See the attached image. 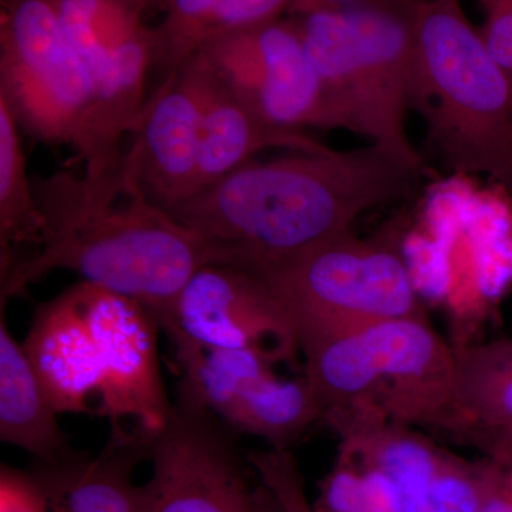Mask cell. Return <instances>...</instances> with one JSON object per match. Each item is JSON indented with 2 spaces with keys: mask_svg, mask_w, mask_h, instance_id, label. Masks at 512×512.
Instances as JSON below:
<instances>
[{
  "mask_svg": "<svg viewBox=\"0 0 512 512\" xmlns=\"http://www.w3.org/2000/svg\"><path fill=\"white\" fill-rule=\"evenodd\" d=\"M497 464L503 468V474L497 491L484 512H512V454Z\"/></svg>",
  "mask_w": 512,
  "mask_h": 512,
  "instance_id": "cell-27",
  "label": "cell"
},
{
  "mask_svg": "<svg viewBox=\"0 0 512 512\" xmlns=\"http://www.w3.org/2000/svg\"><path fill=\"white\" fill-rule=\"evenodd\" d=\"M255 275L291 313L299 342L423 316L399 249L352 231Z\"/></svg>",
  "mask_w": 512,
  "mask_h": 512,
  "instance_id": "cell-6",
  "label": "cell"
},
{
  "mask_svg": "<svg viewBox=\"0 0 512 512\" xmlns=\"http://www.w3.org/2000/svg\"><path fill=\"white\" fill-rule=\"evenodd\" d=\"M508 2H512V0H501L500 5H503V3H508ZM500 5H497V6H500ZM497 6H495V8H497Z\"/></svg>",
  "mask_w": 512,
  "mask_h": 512,
  "instance_id": "cell-31",
  "label": "cell"
},
{
  "mask_svg": "<svg viewBox=\"0 0 512 512\" xmlns=\"http://www.w3.org/2000/svg\"><path fill=\"white\" fill-rule=\"evenodd\" d=\"M146 6L153 5V3H161V5L167 6L168 0H141Z\"/></svg>",
  "mask_w": 512,
  "mask_h": 512,
  "instance_id": "cell-30",
  "label": "cell"
},
{
  "mask_svg": "<svg viewBox=\"0 0 512 512\" xmlns=\"http://www.w3.org/2000/svg\"><path fill=\"white\" fill-rule=\"evenodd\" d=\"M299 352L323 414L372 410L397 423L460 437L457 348L423 316L303 339Z\"/></svg>",
  "mask_w": 512,
  "mask_h": 512,
  "instance_id": "cell-4",
  "label": "cell"
},
{
  "mask_svg": "<svg viewBox=\"0 0 512 512\" xmlns=\"http://www.w3.org/2000/svg\"><path fill=\"white\" fill-rule=\"evenodd\" d=\"M23 349L57 413L97 412L100 357L80 284L40 306Z\"/></svg>",
  "mask_w": 512,
  "mask_h": 512,
  "instance_id": "cell-16",
  "label": "cell"
},
{
  "mask_svg": "<svg viewBox=\"0 0 512 512\" xmlns=\"http://www.w3.org/2000/svg\"><path fill=\"white\" fill-rule=\"evenodd\" d=\"M143 460H148L143 431L113 424L99 456L70 451L57 463H39L32 470L47 512H146V488L136 481Z\"/></svg>",
  "mask_w": 512,
  "mask_h": 512,
  "instance_id": "cell-17",
  "label": "cell"
},
{
  "mask_svg": "<svg viewBox=\"0 0 512 512\" xmlns=\"http://www.w3.org/2000/svg\"><path fill=\"white\" fill-rule=\"evenodd\" d=\"M18 120L0 99V276L35 254L45 237Z\"/></svg>",
  "mask_w": 512,
  "mask_h": 512,
  "instance_id": "cell-21",
  "label": "cell"
},
{
  "mask_svg": "<svg viewBox=\"0 0 512 512\" xmlns=\"http://www.w3.org/2000/svg\"><path fill=\"white\" fill-rule=\"evenodd\" d=\"M221 3L222 0H168L164 19L151 28L154 72L164 79L197 55Z\"/></svg>",
  "mask_w": 512,
  "mask_h": 512,
  "instance_id": "cell-23",
  "label": "cell"
},
{
  "mask_svg": "<svg viewBox=\"0 0 512 512\" xmlns=\"http://www.w3.org/2000/svg\"><path fill=\"white\" fill-rule=\"evenodd\" d=\"M198 53L245 106L285 130H348L291 19L210 40Z\"/></svg>",
  "mask_w": 512,
  "mask_h": 512,
  "instance_id": "cell-11",
  "label": "cell"
},
{
  "mask_svg": "<svg viewBox=\"0 0 512 512\" xmlns=\"http://www.w3.org/2000/svg\"><path fill=\"white\" fill-rule=\"evenodd\" d=\"M487 13V20L480 32L495 62L503 70L510 93L512 123V2L503 3Z\"/></svg>",
  "mask_w": 512,
  "mask_h": 512,
  "instance_id": "cell-26",
  "label": "cell"
},
{
  "mask_svg": "<svg viewBox=\"0 0 512 512\" xmlns=\"http://www.w3.org/2000/svg\"><path fill=\"white\" fill-rule=\"evenodd\" d=\"M262 483L272 491L284 512H318L309 500L298 463L289 450L269 448L248 454Z\"/></svg>",
  "mask_w": 512,
  "mask_h": 512,
  "instance_id": "cell-24",
  "label": "cell"
},
{
  "mask_svg": "<svg viewBox=\"0 0 512 512\" xmlns=\"http://www.w3.org/2000/svg\"><path fill=\"white\" fill-rule=\"evenodd\" d=\"M45 218L35 254L0 276L2 302L56 269L143 305L163 329L192 275L208 264L204 244L147 200L126 170L90 180L69 170L33 180Z\"/></svg>",
  "mask_w": 512,
  "mask_h": 512,
  "instance_id": "cell-2",
  "label": "cell"
},
{
  "mask_svg": "<svg viewBox=\"0 0 512 512\" xmlns=\"http://www.w3.org/2000/svg\"><path fill=\"white\" fill-rule=\"evenodd\" d=\"M23 345L0 319V439L22 448L39 463L53 464L69 454V440L57 421Z\"/></svg>",
  "mask_w": 512,
  "mask_h": 512,
  "instance_id": "cell-20",
  "label": "cell"
},
{
  "mask_svg": "<svg viewBox=\"0 0 512 512\" xmlns=\"http://www.w3.org/2000/svg\"><path fill=\"white\" fill-rule=\"evenodd\" d=\"M420 165L379 144L249 161L168 211L208 264L259 274L352 231L363 212L403 200Z\"/></svg>",
  "mask_w": 512,
  "mask_h": 512,
  "instance_id": "cell-1",
  "label": "cell"
},
{
  "mask_svg": "<svg viewBox=\"0 0 512 512\" xmlns=\"http://www.w3.org/2000/svg\"><path fill=\"white\" fill-rule=\"evenodd\" d=\"M313 505L318 512H404L386 476L342 448Z\"/></svg>",
  "mask_w": 512,
  "mask_h": 512,
  "instance_id": "cell-22",
  "label": "cell"
},
{
  "mask_svg": "<svg viewBox=\"0 0 512 512\" xmlns=\"http://www.w3.org/2000/svg\"><path fill=\"white\" fill-rule=\"evenodd\" d=\"M87 322L96 339L101 367L97 414L111 424L131 420L153 434L173 410L165 392L157 350V320L143 305L80 282Z\"/></svg>",
  "mask_w": 512,
  "mask_h": 512,
  "instance_id": "cell-14",
  "label": "cell"
},
{
  "mask_svg": "<svg viewBox=\"0 0 512 512\" xmlns=\"http://www.w3.org/2000/svg\"><path fill=\"white\" fill-rule=\"evenodd\" d=\"M0 99L30 136L92 157V86L52 0H0Z\"/></svg>",
  "mask_w": 512,
  "mask_h": 512,
  "instance_id": "cell-7",
  "label": "cell"
},
{
  "mask_svg": "<svg viewBox=\"0 0 512 512\" xmlns=\"http://www.w3.org/2000/svg\"><path fill=\"white\" fill-rule=\"evenodd\" d=\"M481 2L484 3L485 9L491 10L494 9L495 6L500 5L501 0H481Z\"/></svg>",
  "mask_w": 512,
  "mask_h": 512,
  "instance_id": "cell-29",
  "label": "cell"
},
{
  "mask_svg": "<svg viewBox=\"0 0 512 512\" xmlns=\"http://www.w3.org/2000/svg\"><path fill=\"white\" fill-rule=\"evenodd\" d=\"M458 440L495 463L512 454V339L457 348Z\"/></svg>",
  "mask_w": 512,
  "mask_h": 512,
  "instance_id": "cell-19",
  "label": "cell"
},
{
  "mask_svg": "<svg viewBox=\"0 0 512 512\" xmlns=\"http://www.w3.org/2000/svg\"><path fill=\"white\" fill-rule=\"evenodd\" d=\"M323 421L338 434L339 448L386 476L404 512H484L500 484L503 468L495 461L458 456L372 410H329Z\"/></svg>",
  "mask_w": 512,
  "mask_h": 512,
  "instance_id": "cell-10",
  "label": "cell"
},
{
  "mask_svg": "<svg viewBox=\"0 0 512 512\" xmlns=\"http://www.w3.org/2000/svg\"><path fill=\"white\" fill-rule=\"evenodd\" d=\"M161 330L171 342L251 350L271 363L295 359L299 352L298 330L284 303L258 275L228 265L198 269Z\"/></svg>",
  "mask_w": 512,
  "mask_h": 512,
  "instance_id": "cell-13",
  "label": "cell"
},
{
  "mask_svg": "<svg viewBox=\"0 0 512 512\" xmlns=\"http://www.w3.org/2000/svg\"><path fill=\"white\" fill-rule=\"evenodd\" d=\"M356 0H293L289 15L312 12V10L335 8V6L346 5Z\"/></svg>",
  "mask_w": 512,
  "mask_h": 512,
  "instance_id": "cell-28",
  "label": "cell"
},
{
  "mask_svg": "<svg viewBox=\"0 0 512 512\" xmlns=\"http://www.w3.org/2000/svg\"><path fill=\"white\" fill-rule=\"evenodd\" d=\"M419 0H356L289 19L348 131L423 167L406 131Z\"/></svg>",
  "mask_w": 512,
  "mask_h": 512,
  "instance_id": "cell-5",
  "label": "cell"
},
{
  "mask_svg": "<svg viewBox=\"0 0 512 512\" xmlns=\"http://www.w3.org/2000/svg\"><path fill=\"white\" fill-rule=\"evenodd\" d=\"M67 39L82 62L94 99V143L84 175L100 180L119 171L121 144L146 104L153 37L141 0H52Z\"/></svg>",
  "mask_w": 512,
  "mask_h": 512,
  "instance_id": "cell-8",
  "label": "cell"
},
{
  "mask_svg": "<svg viewBox=\"0 0 512 512\" xmlns=\"http://www.w3.org/2000/svg\"><path fill=\"white\" fill-rule=\"evenodd\" d=\"M180 373L178 393L200 404L235 433L258 437L269 448L289 444L323 420V407L306 377L282 379L251 350L202 349L171 342Z\"/></svg>",
  "mask_w": 512,
  "mask_h": 512,
  "instance_id": "cell-12",
  "label": "cell"
},
{
  "mask_svg": "<svg viewBox=\"0 0 512 512\" xmlns=\"http://www.w3.org/2000/svg\"><path fill=\"white\" fill-rule=\"evenodd\" d=\"M190 60L197 69L202 97L201 158L195 194L234 173L268 148H289L295 153L328 150V146L306 131L285 130L265 123L235 96L200 53Z\"/></svg>",
  "mask_w": 512,
  "mask_h": 512,
  "instance_id": "cell-18",
  "label": "cell"
},
{
  "mask_svg": "<svg viewBox=\"0 0 512 512\" xmlns=\"http://www.w3.org/2000/svg\"><path fill=\"white\" fill-rule=\"evenodd\" d=\"M0 512H47L45 494L33 470L2 466Z\"/></svg>",
  "mask_w": 512,
  "mask_h": 512,
  "instance_id": "cell-25",
  "label": "cell"
},
{
  "mask_svg": "<svg viewBox=\"0 0 512 512\" xmlns=\"http://www.w3.org/2000/svg\"><path fill=\"white\" fill-rule=\"evenodd\" d=\"M409 106L448 170L484 174L512 192L510 93L503 70L458 0H419Z\"/></svg>",
  "mask_w": 512,
  "mask_h": 512,
  "instance_id": "cell-3",
  "label": "cell"
},
{
  "mask_svg": "<svg viewBox=\"0 0 512 512\" xmlns=\"http://www.w3.org/2000/svg\"><path fill=\"white\" fill-rule=\"evenodd\" d=\"M235 431L178 393L163 429L144 434L146 512H284L242 457Z\"/></svg>",
  "mask_w": 512,
  "mask_h": 512,
  "instance_id": "cell-9",
  "label": "cell"
},
{
  "mask_svg": "<svg viewBox=\"0 0 512 512\" xmlns=\"http://www.w3.org/2000/svg\"><path fill=\"white\" fill-rule=\"evenodd\" d=\"M128 136L124 170L147 200L168 212L197 192L202 97L192 60L161 80Z\"/></svg>",
  "mask_w": 512,
  "mask_h": 512,
  "instance_id": "cell-15",
  "label": "cell"
}]
</instances>
